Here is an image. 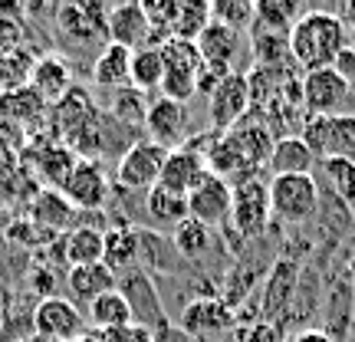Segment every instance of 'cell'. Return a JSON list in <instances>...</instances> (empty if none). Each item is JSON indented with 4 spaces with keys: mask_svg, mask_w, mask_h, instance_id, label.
<instances>
[{
    "mask_svg": "<svg viewBox=\"0 0 355 342\" xmlns=\"http://www.w3.org/2000/svg\"><path fill=\"white\" fill-rule=\"evenodd\" d=\"M171 247L178 250V257L184 260H198V257L207 254L211 247V228H204L198 221H181L175 230H171Z\"/></svg>",
    "mask_w": 355,
    "mask_h": 342,
    "instance_id": "34",
    "label": "cell"
},
{
    "mask_svg": "<svg viewBox=\"0 0 355 342\" xmlns=\"http://www.w3.org/2000/svg\"><path fill=\"white\" fill-rule=\"evenodd\" d=\"M37 60H40V53L30 50V46H20V50H13V53H3V56H0V96L30 86V76H33Z\"/></svg>",
    "mask_w": 355,
    "mask_h": 342,
    "instance_id": "28",
    "label": "cell"
},
{
    "mask_svg": "<svg viewBox=\"0 0 355 342\" xmlns=\"http://www.w3.org/2000/svg\"><path fill=\"white\" fill-rule=\"evenodd\" d=\"M234 326V313H230L224 300H194V303L184 306L181 313V332L198 339V336H211V332H220Z\"/></svg>",
    "mask_w": 355,
    "mask_h": 342,
    "instance_id": "23",
    "label": "cell"
},
{
    "mask_svg": "<svg viewBox=\"0 0 355 342\" xmlns=\"http://www.w3.org/2000/svg\"><path fill=\"white\" fill-rule=\"evenodd\" d=\"M243 342H283V332H279L277 323H254L250 330L243 332Z\"/></svg>",
    "mask_w": 355,
    "mask_h": 342,
    "instance_id": "42",
    "label": "cell"
},
{
    "mask_svg": "<svg viewBox=\"0 0 355 342\" xmlns=\"http://www.w3.org/2000/svg\"><path fill=\"white\" fill-rule=\"evenodd\" d=\"M300 92L309 115H349V105H352V83L339 76L332 66L306 73Z\"/></svg>",
    "mask_w": 355,
    "mask_h": 342,
    "instance_id": "6",
    "label": "cell"
},
{
    "mask_svg": "<svg viewBox=\"0 0 355 342\" xmlns=\"http://www.w3.org/2000/svg\"><path fill=\"white\" fill-rule=\"evenodd\" d=\"M17 342H30V339H17Z\"/></svg>",
    "mask_w": 355,
    "mask_h": 342,
    "instance_id": "49",
    "label": "cell"
},
{
    "mask_svg": "<svg viewBox=\"0 0 355 342\" xmlns=\"http://www.w3.org/2000/svg\"><path fill=\"white\" fill-rule=\"evenodd\" d=\"M73 342H105V339H102V332H92V330H86V332H83V336H79V339H73Z\"/></svg>",
    "mask_w": 355,
    "mask_h": 342,
    "instance_id": "47",
    "label": "cell"
},
{
    "mask_svg": "<svg viewBox=\"0 0 355 342\" xmlns=\"http://www.w3.org/2000/svg\"><path fill=\"white\" fill-rule=\"evenodd\" d=\"M319 207V181L313 175L270 178V211L283 224H303Z\"/></svg>",
    "mask_w": 355,
    "mask_h": 342,
    "instance_id": "4",
    "label": "cell"
},
{
    "mask_svg": "<svg viewBox=\"0 0 355 342\" xmlns=\"http://www.w3.org/2000/svg\"><path fill=\"white\" fill-rule=\"evenodd\" d=\"M286 46H290V60L303 73L329 69L336 63V56L349 46V30L343 26V20L336 13L309 10L286 33Z\"/></svg>",
    "mask_w": 355,
    "mask_h": 342,
    "instance_id": "1",
    "label": "cell"
},
{
    "mask_svg": "<svg viewBox=\"0 0 355 342\" xmlns=\"http://www.w3.org/2000/svg\"><path fill=\"white\" fill-rule=\"evenodd\" d=\"M194 43H198V50H201L204 69H211L217 79L237 73V60H241V46H243L237 30H230V26L211 20Z\"/></svg>",
    "mask_w": 355,
    "mask_h": 342,
    "instance_id": "12",
    "label": "cell"
},
{
    "mask_svg": "<svg viewBox=\"0 0 355 342\" xmlns=\"http://www.w3.org/2000/svg\"><path fill=\"white\" fill-rule=\"evenodd\" d=\"M175 247L171 237H162L155 230H139V264L148 270H175Z\"/></svg>",
    "mask_w": 355,
    "mask_h": 342,
    "instance_id": "35",
    "label": "cell"
},
{
    "mask_svg": "<svg viewBox=\"0 0 355 342\" xmlns=\"http://www.w3.org/2000/svg\"><path fill=\"white\" fill-rule=\"evenodd\" d=\"M290 342H332V336L322 330H306V332H296Z\"/></svg>",
    "mask_w": 355,
    "mask_h": 342,
    "instance_id": "45",
    "label": "cell"
},
{
    "mask_svg": "<svg viewBox=\"0 0 355 342\" xmlns=\"http://www.w3.org/2000/svg\"><path fill=\"white\" fill-rule=\"evenodd\" d=\"M145 128H148V142L162 145L168 152H175L184 145V128H188V105L171 102L165 96L148 102V115H145Z\"/></svg>",
    "mask_w": 355,
    "mask_h": 342,
    "instance_id": "16",
    "label": "cell"
},
{
    "mask_svg": "<svg viewBox=\"0 0 355 342\" xmlns=\"http://www.w3.org/2000/svg\"><path fill=\"white\" fill-rule=\"evenodd\" d=\"M92 83L109 92L132 86V50L119 46V43H105L92 60Z\"/></svg>",
    "mask_w": 355,
    "mask_h": 342,
    "instance_id": "22",
    "label": "cell"
},
{
    "mask_svg": "<svg viewBox=\"0 0 355 342\" xmlns=\"http://www.w3.org/2000/svg\"><path fill=\"white\" fill-rule=\"evenodd\" d=\"M211 20L241 33L254 24V3L250 0H217V3H211Z\"/></svg>",
    "mask_w": 355,
    "mask_h": 342,
    "instance_id": "38",
    "label": "cell"
},
{
    "mask_svg": "<svg viewBox=\"0 0 355 342\" xmlns=\"http://www.w3.org/2000/svg\"><path fill=\"white\" fill-rule=\"evenodd\" d=\"M119 293L128 300V309H132V319L135 326H145V330H168L165 323V309H162V300H158V290L152 287L148 273L141 270H128L119 277Z\"/></svg>",
    "mask_w": 355,
    "mask_h": 342,
    "instance_id": "11",
    "label": "cell"
},
{
    "mask_svg": "<svg viewBox=\"0 0 355 342\" xmlns=\"http://www.w3.org/2000/svg\"><path fill=\"white\" fill-rule=\"evenodd\" d=\"M105 17H109L105 3H63L53 17V37L63 50H86L96 43L105 46L109 43Z\"/></svg>",
    "mask_w": 355,
    "mask_h": 342,
    "instance_id": "2",
    "label": "cell"
},
{
    "mask_svg": "<svg viewBox=\"0 0 355 342\" xmlns=\"http://www.w3.org/2000/svg\"><path fill=\"white\" fill-rule=\"evenodd\" d=\"M63 250L69 266H86L102 264V250H105V230L92 228V224H73V230L63 234Z\"/></svg>",
    "mask_w": 355,
    "mask_h": 342,
    "instance_id": "26",
    "label": "cell"
},
{
    "mask_svg": "<svg viewBox=\"0 0 355 342\" xmlns=\"http://www.w3.org/2000/svg\"><path fill=\"white\" fill-rule=\"evenodd\" d=\"M7 237H10L13 243H20V247H33V250H40V247H46V243L56 241L50 230L37 228L30 217H17V221H10V224H7Z\"/></svg>",
    "mask_w": 355,
    "mask_h": 342,
    "instance_id": "40",
    "label": "cell"
},
{
    "mask_svg": "<svg viewBox=\"0 0 355 342\" xmlns=\"http://www.w3.org/2000/svg\"><path fill=\"white\" fill-rule=\"evenodd\" d=\"M145 211H148V217H152L155 224L175 230L181 221H188V198L184 194H171V191L155 185L145 194Z\"/></svg>",
    "mask_w": 355,
    "mask_h": 342,
    "instance_id": "30",
    "label": "cell"
},
{
    "mask_svg": "<svg viewBox=\"0 0 355 342\" xmlns=\"http://www.w3.org/2000/svg\"><path fill=\"white\" fill-rule=\"evenodd\" d=\"M349 280L355 283V254H352V260H349Z\"/></svg>",
    "mask_w": 355,
    "mask_h": 342,
    "instance_id": "48",
    "label": "cell"
},
{
    "mask_svg": "<svg viewBox=\"0 0 355 342\" xmlns=\"http://www.w3.org/2000/svg\"><path fill=\"white\" fill-rule=\"evenodd\" d=\"M296 280H300V266L293 264V260H279L270 270V277L263 283V306H260L263 323H277L290 309L293 293H296Z\"/></svg>",
    "mask_w": 355,
    "mask_h": 342,
    "instance_id": "19",
    "label": "cell"
},
{
    "mask_svg": "<svg viewBox=\"0 0 355 342\" xmlns=\"http://www.w3.org/2000/svg\"><path fill=\"white\" fill-rule=\"evenodd\" d=\"M30 283H33V290L43 296V300H50L53 296V287H56V273H53L50 266H40L33 264V273H30Z\"/></svg>",
    "mask_w": 355,
    "mask_h": 342,
    "instance_id": "43",
    "label": "cell"
},
{
    "mask_svg": "<svg viewBox=\"0 0 355 342\" xmlns=\"http://www.w3.org/2000/svg\"><path fill=\"white\" fill-rule=\"evenodd\" d=\"M316 155L309 152L300 135H283V139L273 142V152H270V175L279 178V175H313L316 168Z\"/></svg>",
    "mask_w": 355,
    "mask_h": 342,
    "instance_id": "24",
    "label": "cell"
},
{
    "mask_svg": "<svg viewBox=\"0 0 355 342\" xmlns=\"http://www.w3.org/2000/svg\"><path fill=\"white\" fill-rule=\"evenodd\" d=\"M105 33H109V43H119V46H125L132 53L141 50V46H155L152 24L141 10V3H115V7H109Z\"/></svg>",
    "mask_w": 355,
    "mask_h": 342,
    "instance_id": "15",
    "label": "cell"
},
{
    "mask_svg": "<svg viewBox=\"0 0 355 342\" xmlns=\"http://www.w3.org/2000/svg\"><path fill=\"white\" fill-rule=\"evenodd\" d=\"M332 69H336L339 76H345L349 83H352V76H355V50H352V46H345V50L339 53V56H336Z\"/></svg>",
    "mask_w": 355,
    "mask_h": 342,
    "instance_id": "44",
    "label": "cell"
},
{
    "mask_svg": "<svg viewBox=\"0 0 355 342\" xmlns=\"http://www.w3.org/2000/svg\"><path fill=\"white\" fill-rule=\"evenodd\" d=\"M300 17L303 10L296 0H257L254 3V20L266 33H277V37H286Z\"/></svg>",
    "mask_w": 355,
    "mask_h": 342,
    "instance_id": "29",
    "label": "cell"
},
{
    "mask_svg": "<svg viewBox=\"0 0 355 342\" xmlns=\"http://www.w3.org/2000/svg\"><path fill=\"white\" fill-rule=\"evenodd\" d=\"M26 217L37 224V228L50 230V234H60V230H73V217H76V207L66 201L63 191H50L40 188L30 204H26Z\"/></svg>",
    "mask_w": 355,
    "mask_h": 342,
    "instance_id": "18",
    "label": "cell"
},
{
    "mask_svg": "<svg viewBox=\"0 0 355 342\" xmlns=\"http://www.w3.org/2000/svg\"><path fill=\"white\" fill-rule=\"evenodd\" d=\"M250 86L243 73H230L214 86V92L207 96V115H211V132L224 135L230 128H237L243 122V115L250 112Z\"/></svg>",
    "mask_w": 355,
    "mask_h": 342,
    "instance_id": "9",
    "label": "cell"
},
{
    "mask_svg": "<svg viewBox=\"0 0 355 342\" xmlns=\"http://www.w3.org/2000/svg\"><path fill=\"white\" fill-rule=\"evenodd\" d=\"M20 7L13 3H0V56L13 53L24 46V20H20Z\"/></svg>",
    "mask_w": 355,
    "mask_h": 342,
    "instance_id": "39",
    "label": "cell"
},
{
    "mask_svg": "<svg viewBox=\"0 0 355 342\" xmlns=\"http://www.w3.org/2000/svg\"><path fill=\"white\" fill-rule=\"evenodd\" d=\"M336 17L343 20L345 30H355V0H349V3H343L339 10H336Z\"/></svg>",
    "mask_w": 355,
    "mask_h": 342,
    "instance_id": "46",
    "label": "cell"
},
{
    "mask_svg": "<svg viewBox=\"0 0 355 342\" xmlns=\"http://www.w3.org/2000/svg\"><path fill=\"white\" fill-rule=\"evenodd\" d=\"M270 181L263 178H250L234 185V198H230V228L241 234L243 241H254L270 224Z\"/></svg>",
    "mask_w": 355,
    "mask_h": 342,
    "instance_id": "5",
    "label": "cell"
},
{
    "mask_svg": "<svg viewBox=\"0 0 355 342\" xmlns=\"http://www.w3.org/2000/svg\"><path fill=\"white\" fill-rule=\"evenodd\" d=\"M322 178L329 181V191L345 204H355V162L349 158H322L319 162Z\"/></svg>",
    "mask_w": 355,
    "mask_h": 342,
    "instance_id": "36",
    "label": "cell"
},
{
    "mask_svg": "<svg viewBox=\"0 0 355 342\" xmlns=\"http://www.w3.org/2000/svg\"><path fill=\"white\" fill-rule=\"evenodd\" d=\"M165 158H168V148H162V145H155L148 139H139L122 152L115 178H119V185L125 191H145L148 194L158 185V178H162Z\"/></svg>",
    "mask_w": 355,
    "mask_h": 342,
    "instance_id": "7",
    "label": "cell"
},
{
    "mask_svg": "<svg viewBox=\"0 0 355 342\" xmlns=\"http://www.w3.org/2000/svg\"><path fill=\"white\" fill-rule=\"evenodd\" d=\"M204 175H207V165H204L201 155L191 152V148H175V152H168V158H165V168H162V178H158V188L188 198L191 191L201 185Z\"/></svg>",
    "mask_w": 355,
    "mask_h": 342,
    "instance_id": "17",
    "label": "cell"
},
{
    "mask_svg": "<svg viewBox=\"0 0 355 342\" xmlns=\"http://www.w3.org/2000/svg\"><path fill=\"white\" fill-rule=\"evenodd\" d=\"M66 287H69V303L89 306L99 300L102 293L119 287V277L105 264H86V266H69L66 273Z\"/></svg>",
    "mask_w": 355,
    "mask_h": 342,
    "instance_id": "21",
    "label": "cell"
},
{
    "mask_svg": "<svg viewBox=\"0 0 355 342\" xmlns=\"http://www.w3.org/2000/svg\"><path fill=\"white\" fill-rule=\"evenodd\" d=\"M86 323L92 326V332H112V330H125L132 326V309H128V300L119 293V287L109 293H102L99 300H92L86 306Z\"/></svg>",
    "mask_w": 355,
    "mask_h": 342,
    "instance_id": "25",
    "label": "cell"
},
{
    "mask_svg": "<svg viewBox=\"0 0 355 342\" xmlns=\"http://www.w3.org/2000/svg\"><path fill=\"white\" fill-rule=\"evenodd\" d=\"M66 201L73 204L76 211H102L109 201V175L99 162L79 158V165L73 168L69 181L63 185Z\"/></svg>",
    "mask_w": 355,
    "mask_h": 342,
    "instance_id": "14",
    "label": "cell"
},
{
    "mask_svg": "<svg viewBox=\"0 0 355 342\" xmlns=\"http://www.w3.org/2000/svg\"><path fill=\"white\" fill-rule=\"evenodd\" d=\"M102 339L105 342H158L152 330H145V326H125V330H112V332H102Z\"/></svg>",
    "mask_w": 355,
    "mask_h": 342,
    "instance_id": "41",
    "label": "cell"
},
{
    "mask_svg": "<svg viewBox=\"0 0 355 342\" xmlns=\"http://www.w3.org/2000/svg\"><path fill=\"white\" fill-rule=\"evenodd\" d=\"M102 264L112 270L115 277H122L139 264V230L135 228H109L105 230V250H102Z\"/></svg>",
    "mask_w": 355,
    "mask_h": 342,
    "instance_id": "27",
    "label": "cell"
},
{
    "mask_svg": "<svg viewBox=\"0 0 355 342\" xmlns=\"http://www.w3.org/2000/svg\"><path fill=\"white\" fill-rule=\"evenodd\" d=\"M148 115V96L139 89H119L112 92V119H119L122 126H145Z\"/></svg>",
    "mask_w": 355,
    "mask_h": 342,
    "instance_id": "37",
    "label": "cell"
},
{
    "mask_svg": "<svg viewBox=\"0 0 355 342\" xmlns=\"http://www.w3.org/2000/svg\"><path fill=\"white\" fill-rule=\"evenodd\" d=\"M83 332H86V316L66 296L40 300V306L33 309V336H43L50 342H73Z\"/></svg>",
    "mask_w": 355,
    "mask_h": 342,
    "instance_id": "10",
    "label": "cell"
},
{
    "mask_svg": "<svg viewBox=\"0 0 355 342\" xmlns=\"http://www.w3.org/2000/svg\"><path fill=\"white\" fill-rule=\"evenodd\" d=\"M207 24H211V3L207 0H178V17L175 26H171V37L194 43Z\"/></svg>",
    "mask_w": 355,
    "mask_h": 342,
    "instance_id": "32",
    "label": "cell"
},
{
    "mask_svg": "<svg viewBox=\"0 0 355 342\" xmlns=\"http://www.w3.org/2000/svg\"><path fill=\"white\" fill-rule=\"evenodd\" d=\"M162 79H165V60L158 46H141L132 53V89L148 96L155 89H162Z\"/></svg>",
    "mask_w": 355,
    "mask_h": 342,
    "instance_id": "31",
    "label": "cell"
},
{
    "mask_svg": "<svg viewBox=\"0 0 355 342\" xmlns=\"http://www.w3.org/2000/svg\"><path fill=\"white\" fill-rule=\"evenodd\" d=\"M24 155H33V158H26V162H33V178H37V185L50 191H63L73 168L79 165L76 155L63 142H53L46 132H40V135H33V142H26Z\"/></svg>",
    "mask_w": 355,
    "mask_h": 342,
    "instance_id": "8",
    "label": "cell"
},
{
    "mask_svg": "<svg viewBox=\"0 0 355 342\" xmlns=\"http://www.w3.org/2000/svg\"><path fill=\"white\" fill-rule=\"evenodd\" d=\"M30 89H37L46 102H60L73 89V66L63 53H40L33 76H30Z\"/></svg>",
    "mask_w": 355,
    "mask_h": 342,
    "instance_id": "20",
    "label": "cell"
},
{
    "mask_svg": "<svg viewBox=\"0 0 355 342\" xmlns=\"http://www.w3.org/2000/svg\"><path fill=\"white\" fill-rule=\"evenodd\" d=\"M162 60H165V69L171 73H188V76H198L201 73V50H198V43H191V40H178V37H168L162 46Z\"/></svg>",
    "mask_w": 355,
    "mask_h": 342,
    "instance_id": "33",
    "label": "cell"
},
{
    "mask_svg": "<svg viewBox=\"0 0 355 342\" xmlns=\"http://www.w3.org/2000/svg\"><path fill=\"white\" fill-rule=\"evenodd\" d=\"M230 198H234V188L227 181H220L214 175H204L201 185L188 194V217L204 224V228L230 224Z\"/></svg>",
    "mask_w": 355,
    "mask_h": 342,
    "instance_id": "13",
    "label": "cell"
},
{
    "mask_svg": "<svg viewBox=\"0 0 355 342\" xmlns=\"http://www.w3.org/2000/svg\"><path fill=\"white\" fill-rule=\"evenodd\" d=\"M309 152L322 158H349L355 162V115H306L303 135Z\"/></svg>",
    "mask_w": 355,
    "mask_h": 342,
    "instance_id": "3",
    "label": "cell"
}]
</instances>
